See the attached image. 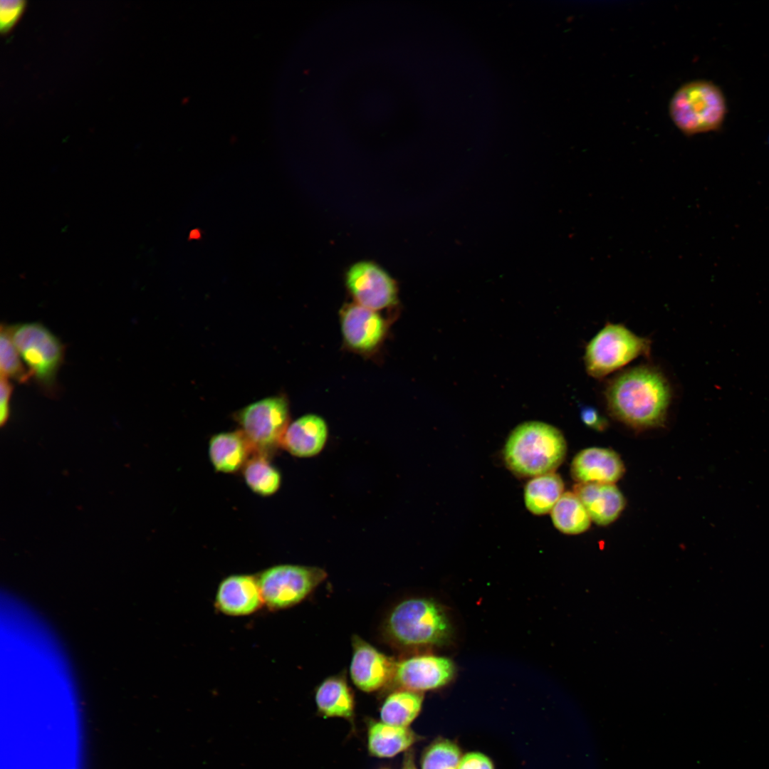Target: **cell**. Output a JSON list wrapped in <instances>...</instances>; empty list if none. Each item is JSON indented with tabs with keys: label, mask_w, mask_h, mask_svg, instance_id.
<instances>
[{
	"label": "cell",
	"mask_w": 769,
	"mask_h": 769,
	"mask_svg": "<svg viewBox=\"0 0 769 769\" xmlns=\"http://www.w3.org/2000/svg\"><path fill=\"white\" fill-rule=\"evenodd\" d=\"M671 393L669 380L659 368L641 365L612 378L604 394L607 410L614 419L643 430L664 425Z\"/></svg>",
	"instance_id": "6da1fadb"
},
{
	"label": "cell",
	"mask_w": 769,
	"mask_h": 769,
	"mask_svg": "<svg viewBox=\"0 0 769 769\" xmlns=\"http://www.w3.org/2000/svg\"><path fill=\"white\" fill-rule=\"evenodd\" d=\"M566 453L567 443L559 429L546 423L528 422L508 436L503 459L516 476L533 478L555 472Z\"/></svg>",
	"instance_id": "7a4b0ae2"
},
{
	"label": "cell",
	"mask_w": 769,
	"mask_h": 769,
	"mask_svg": "<svg viewBox=\"0 0 769 769\" xmlns=\"http://www.w3.org/2000/svg\"><path fill=\"white\" fill-rule=\"evenodd\" d=\"M386 631L394 643L404 647L443 645L451 635L443 608L424 598L409 599L397 605L389 614Z\"/></svg>",
	"instance_id": "3957f363"
},
{
	"label": "cell",
	"mask_w": 769,
	"mask_h": 769,
	"mask_svg": "<svg viewBox=\"0 0 769 769\" xmlns=\"http://www.w3.org/2000/svg\"><path fill=\"white\" fill-rule=\"evenodd\" d=\"M669 116L685 135L718 130L727 115V103L719 86L710 80H696L680 86L669 104Z\"/></svg>",
	"instance_id": "277c9868"
},
{
	"label": "cell",
	"mask_w": 769,
	"mask_h": 769,
	"mask_svg": "<svg viewBox=\"0 0 769 769\" xmlns=\"http://www.w3.org/2000/svg\"><path fill=\"white\" fill-rule=\"evenodd\" d=\"M11 339L31 376L46 392L56 389L57 375L64 358L61 340L37 322L9 326Z\"/></svg>",
	"instance_id": "5b68a950"
},
{
	"label": "cell",
	"mask_w": 769,
	"mask_h": 769,
	"mask_svg": "<svg viewBox=\"0 0 769 769\" xmlns=\"http://www.w3.org/2000/svg\"><path fill=\"white\" fill-rule=\"evenodd\" d=\"M651 340L622 324L607 323L587 343L584 362L587 373L601 379L639 356L649 357Z\"/></svg>",
	"instance_id": "8992f818"
},
{
	"label": "cell",
	"mask_w": 769,
	"mask_h": 769,
	"mask_svg": "<svg viewBox=\"0 0 769 769\" xmlns=\"http://www.w3.org/2000/svg\"><path fill=\"white\" fill-rule=\"evenodd\" d=\"M327 576L326 572L318 567L281 565L263 572L258 584L267 605L283 609L301 602Z\"/></svg>",
	"instance_id": "52a82bcc"
},
{
	"label": "cell",
	"mask_w": 769,
	"mask_h": 769,
	"mask_svg": "<svg viewBox=\"0 0 769 769\" xmlns=\"http://www.w3.org/2000/svg\"><path fill=\"white\" fill-rule=\"evenodd\" d=\"M288 415L286 399L272 397L246 407L235 417L254 454L268 456L270 451L281 444L288 426Z\"/></svg>",
	"instance_id": "ba28073f"
},
{
	"label": "cell",
	"mask_w": 769,
	"mask_h": 769,
	"mask_svg": "<svg viewBox=\"0 0 769 769\" xmlns=\"http://www.w3.org/2000/svg\"><path fill=\"white\" fill-rule=\"evenodd\" d=\"M345 282L356 303L376 311L386 309L398 302L396 281L375 262L362 261L347 270Z\"/></svg>",
	"instance_id": "9c48e42d"
},
{
	"label": "cell",
	"mask_w": 769,
	"mask_h": 769,
	"mask_svg": "<svg viewBox=\"0 0 769 769\" xmlns=\"http://www.w3.org/2000/svg\"><path fill=\"white\" fill-rule=\"evenodd\" d=\"M340 316L344 342L352 350L370 353L384 341L387 325L377 311L353 303L343 306Z\"/></svg>",
	"instance_id": "30bf717a"
},
{
	"label": "cell",
	"mask_w": 769,
	"mask_h": 769,
	"mask_svg": "<svg viewBox=\"0 0 769 769\" xmlns=\"http://www.w3.org/2000/svg\"><path fill=\"white\" fill-rule=\"evenodd\" d=\"M454 672V665L449 659L421 655L397 662L393 679L404 689L421 692L444 686Z\"/></svg>",
	"instance_id": "8fae6325"
},
{
	"label": "cell",
	"mask_w": 769,
	"mask_h": 769,
	"mask_svg": "<svg viewBox=\"0 0 769 769\" xmlns=\"http://www.w3.org/2000/svg\"><path fill=\"white\" fill-rule=\"evenodd\" d=\"M352 648L350 674L357 687L371 692L393 679L397 662L357 635L352 637Z\"/></svg>",
	"instance_id": "7c38bea8"
},
{
	"label": "cell",
	"mask_w": 769,
	"mask_h": 769,
	"mask_svg": "<svg viewBox=\"0 0 769 769\" xmlns=\"http://www.w3.org/2000/svg\"><path fill=\"white\" fill-rule=\"evenodd\" d=\"M624 472L619 455L606 448L583 449L575 455L570 464V475L577 483H614Z\"/></svg>",
	"instance_id": "4fadbf2b"
},
{
	"label": "cell",
	"mask_w": 769,
	"mask_h": 769,
	"mask_svg": "<svg viewBox=\"0 0 769 769\" xmlns=\"http://www.w3.org/2000/svg\"><path fill=\"white\" fill-rule=\"evenodd\" d=\"M573 492L583 503L591 520L600 525L613 523L626 505L623 494L614 483H577Z\"/></svg>",
	"instance_id": "5bb4252c"
},
{
	"label": "cell",
	"mask_w": 769,
	"mask_h": 769,
	"mask_svg": "<svg viewBox=\"0 0 769 769\" xmlns=\"http://www.w3.org/2000/svg\"><path fill=\"white\" fill-rule=\"evenodd\" d=\"M258 584L249 575H232L224 579L216 593V606L229 615H246L257 610L261 603Z\"/></svg>",
	"instance_id": "9a60e30c"
},
{
	"label": "cell",
	"mask_w": 769,
	"mask_h": 769,
	"mask_svg": "<svg viewBox=\"0 0 769 769\" xmlns=\"http://www.w3.org/2000/svg\"><path fill=\"white\" fill-rule=\"evenodd\" d=\"M327 437L325 420L316 414H306L288 426L281 445L292 455L310 457L323 449Z\"/></svg>",
	"instance_id": "2e32d148"
},
{
	"label": "cell",
	"mask_w": 769,
	"mask_h": 769,
	"mask_svg": "<svg viewBox=\"0 0 769 769\" xmlns=\"http://www.w3.org/2000/svg\"><path fill=\"white\" fill-rule=\"evenodd\" d=\"M209 454L216 471L234 473L244 466L254 451L241 431L238 430L221 433L211 437Z\"/></svg>",
	"instance_id": "e0dca14e"
},
{
	"label": "cell",
	"mask_w": 769,
	"mask_h": 769,
	"mask_svg": "<svg viewBox=\"0 0 769 769\" xmlns=\"http://www.w3.org/2000/svg\"><path fill=\"white\" fill-rule=\"evenodd\" d=\"M315 702L325 716L350 718L354 713V697L344 677L331 676L317 689Z\"/></svg>",
	"instance_id": "ac0fdd59"
},
{
	"label": "cell",
	"mask_w": 769,
	"mask_h": 769,
	"mask_svg": "<svg viewBox=\"0 0 769 769\" xmlns=\"http://www.w3.org/2000/svg\"><path fill=\"white\" fill-rule=\"evenodd\" d=\"M414 741V734L408 727L377 722L370 724L368 730L369 750L379 758L393 757L407 750Z\"/></svg>",
	"instance_id": "d6986e66"
},
{
	"label": "cell",
	"mask_w": 769,
	"mask_h": 769,
	"mask_svg": "<svg viewBox=\"0 0 769 769\" xmlns=\"http://www.w3.org/2000/svg\"><path fill=\"white\" fill-rule=\"evenodd\" d=\"M563 491L562 478L555 472L533 477L524 488L525 506L534 515L548 513L563 494Z\"/></svg>",
	"instance_id": "ffe728a7"
},
{
	"label": "cell",
	"mask_w": 769,
	"mask_h": 769,
	"mask_svg": "<svg viewBox=\"0 0 769 769\" xmlns=\"http://www.w3.org/2000/svg\"><path fill=\"white\" fill-rule=\"evenodd\" d=\"M555 527L567 535H577L586 531L590 526L591 518L582 501L574 492H565L551 511Z\"/></svg>",
	"instance_id": "44dd1931"
},
{
	"label": "cell",
	"mask_w": 769,
	"mask_h": 769,
	"mask_svg": "<svg viewBox=\"0 0 769 769\" xmlns=\"http://www.w3.org/2000/svg\"><path fill=\"white\" fill-rule=\"evenodd\" d=\"M423 702L421 692L400 690L390 694L380 710L382 722L407 727L419 714Z\"/></svg>",
	"instance_id": "7402d4cb"
},
{
	"label": "cell",
	"mask_w": 769,
	"mask_h": 769,
	"mask_svg": "<svg viewBox=\"0 0 769 769\" xmlns=\"http://www.w3.org/2000/svg\"><path fill=\"white\" fill-rule=\"evenodd\" d=\"M243 468L245 481L256 493L266 496L273 495L278 490L281 475L271 464L267 456L254 454Z\"/></svg>",
	"instance_id": "603a6c76"
},
{
	"label": "cell",
	"mask_w": 769,
	"mask_h": 769,
	"mask_svg": "<svg viewBox=\"0 0 769 769\" xmlns=\"http://www.w3.org/2000/svg\"><path fill=\"white\" fill-rule=\"evenodd\" d=\"M1 376L26 382L31 377L21 360V356L11 339L9 325H1L0 334Z\"/></svg>",
	"instance_id": "cb8c5ba5"
},
{
	"label": "cell",
	"mask_w": 769,
	"mask_h": 769,
	"mask_svg": "<svg viewBox=\"0 0 769 769\" xmlns=\"http://www.w3.org/2000/svg\"><path fill=\"white\" fill-rule=\"evenodd\" d=\"M461 758L460 750L455 743L447 740L436 741L424 752L422 769H458Z\"/></svg>",
	"instance_id": "d4e9b609"
},
{
	"label": "cell",
	"mask_w": 769,
	"mask_h": 769,
	"mask_svg": "<svg viewBox=\"0 0 769 769\" xmlns=\"http://www.w3.org/2000/svg\"><path fill=\"white\" fill-rule=\"evenodd\" d=\"M25 6L26 1L23 0H1L0 1V31L2 34L11 30L21 16Z\"/></svg>",
	"instance_id": "484cf974"
},
{
	"label": "cell",
	"mask_w": 769,
	"mask_h": 769,
	"mask_svg": "<svg viewBox=\"0 0 769 769\" xmlns=\"http://www.w3.org/2000/svg\"><path fill=\"white\" fill-rule=\"evenodd\" d=\"M458 769H494L491 760L481 753L471 752L464 755Z\"/></svg>",
	"instance_id": "4316f807"
},
{
	"label": "cell",
	"mask_w": 769,
	"mask_h": 769,
	"mask_svg": "<svg viewBox=\"0 0 769 769\" xmlns=\"http://www.w3.org/2000/svg\"><path fill=\"white\" fill-rule=\"evenodd\" d=\"M13 386L9 378L1 376L0 385V422L1 426L6 423L10 415V402Z\"/></svg>",
	"instance_id": "83f0119b"
},
{
	"label": "cell",
	"mask_w": 769,
	"mask_h": 769,
	"mask_svg": "<svg viewBox=\"0 0 769 769\" xmlns=\"http://www.w3.org/2000/svg\"><path fill=\"white\" fill-rule=\"evenodd\" d=\"M582 421L590 428L603 431L608 427L607 420L592 407H582L580 412Z\"/></svg>",
	"instance_id": "f1b7e54d"
},
{
	"label": "cell",
	"mask_w": 769,
	"mask_h": 769,
	"mask_svg": "<svg viewBox=\"0 0 769 769\" xmlns=\"http://www.w3.org/2000/svg\"><path fill=\"white\" fill-rule=\"evenodd\" d=\"M406 758H407L405 759V760L404 762L403 767H402V769H417L415 768V766H414V762H413V760H412V757L411 755H409V756H407Z\"/></svg>",
	"instance_id": "f546056e"
}]
</instances>
